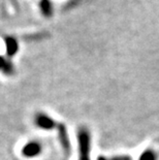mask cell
Segmentation results:
<instances>
[{
    "mask_svg": "<svg viewBox=\"0 0 159 160\" xmlns=\"http://www.w3.org/2000/svg\"><path fill=\"white\" fill-rule=\"evenodd\" d=\"M79 141V160H90L91 137L87 128H81L77 133Z\"/></svg>",
    "mask_w": 159,
    "mask_h": 160,
    "instance_id": "1",
    "label": "cell"
},
{
    "mask_svg": "<svg viewBox=\"0 0 159 160\" xmlns=\"http://www.w3.org/2000/svg\"><path fill=\"white\" fill-rule=\"evenodd\" d=\"M57 130H58V137L60 144L62 146V149L64 151V154L66 155V157H68L70 155V142L68 133H67V128L63 123H58L57 125Z\"/></svg>",
    "mask_w": 159,
    "mask_h": 160,
    "instance_id": "2",
    "label": "cell"
},
{
    "mask_svg": "<svg viewBox=\"0 0 159 160\" xmlns=\"http://www.w3.org/2000/svg\"><path fill=\"white\" fill-rule=\"evenodd\" d=\"M35 124L39 128L47 129V130L56 128L57 125H58V123L55 120H53L52 118L45 114H37L35 116Z\"/></svg>",
    "mask_w": 159,
    "mask_h": 160,
    "instance_id": "3",
    "label": "cell"
},
{
    "mask_svg": "<svg viewBox=\"0 0 159 160\" xmlns=\"http://www.w3.org/2000/svg\"><path fill=\"white\" fill-rule=\"evenodd\" d=\"M40 152H42V146L36 142H28V144L24 146V148L22 150V154L25 157H35Z\"/></svg>",
    "mask_w": 159,
    "mask_h": 160,
    "instance_id": "4",
    "label": "cell"
},
{
    "mask_svg": "<svg viewBox=\"0 0 159 160\" xmlns=\"http://www.w3.org/2000/svg\"><path fill=\"white\" fill-rule=\"evenodd\" d=\"M4 43H5V49H6V54L9 57H12L16 55L19 51V43L15 37L12 36H6L4 38Z\"/></svg>",
    "mask_w": 159,
    "mask_h": 160,
    "instance_id": "5",
    "label": "cell"
},
{
    "mask_svg": "<svg viewBox=\"0 0 159 160\" xmlns=\"http://www.w3.org/2000/svg\"><path fill=\"white\" fill-rule=\"evenodd\" d=\"M39 8L40 11L43 13V16H46L47 18H50L53 15V5L52 2L50 0H42L39 2Z\"/></svg>",
    "mask_w": 159,
    "mask_h": 160,
    "instance_id": "6",
    "label": "cell"
},
{
    "mask_svg": "<svg viewBox=\"0 0 159 160\" xmlns=\"http://www.w3.org/2000/svg\"><path fill=\"white\" fill-rule=\"evenodd\" d=\"M138 160H157V155L156 153L152 150H147L142 153L141 157Z\"/></svg>",
    "mask_w": 159,
    "mask_h": 160,
    "instance_id": "7",
    "label": "cell"
},
{
    "mask_svg": "<svg viewBox=\"0 0 159 160\" xmlns=\"http://www.w3.org/2000/svg\"><path fill=\"white\" fill-rule=\"evenodd\" d=\"M97 160H132V158L128 155H119V156H113V157H104V156H99Z\"/></svg>",
    "mask_w": 159,
    "mask_h": 160,
    "instance_id": "8",
    "label": "cell"
},
{
    "mask_svg": "<svg viewBox=\"0 0 159 160\" xmlns=\"http://www.w3.org/2000/svg\"><path fill=\"white\" fill-rule=\"evenodd\" d=\"M8 61L7 59H5L4 57H2V56H0V70H4V68L6 67V65H7V63H8Z\"/></svg>",
    "mask_w": 159,
    "mask_h": 160,
    "instance_id": "9",
    "label": "cell"
}]
</instances>
